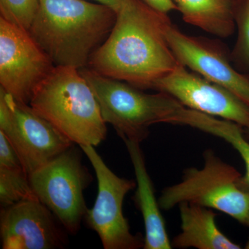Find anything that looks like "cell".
Instances as JSON below:
<instances>
[{
    "mask_svg": "<svg viewBox=\"0 0 249 249\" xmlns=\"http://www.w3.org/2000/svg\"><path fill=\"white\" fill-rule=\"evenodd\" d=\"M171 24L168 14L143 0H124L107 40L93 52L88 67L139 89H152L180 63L166 37Z\"/></svg>",
    "mask_w": 249,
    "mask_h": 249,
    "instance_id": "cell-1",
    "label": "cell"
},
{
    "mask_svg": "<svg viewBox=\"0 0 249 249\" xmlns=\"http://www.w3.org/2000/svg\"><path fill=\"white\" fill-rule=\"evenodd\" d=\"M116 12L84 0H40L29 34L55 66L88 67L110 34Z\"/></svg>",
    "mask_w": 249,
    "mask_h": 249,
    "instance_id": "cell-2",
    "label": "cell"
},
{
    "mask_svg": "<svg viewBox=\"0 0 249 249\" xmlns=\"http://www.w3.org/2000/svg\"><path fill=\"white\" fill-rule=\"evenodd\" d=\"M29 105L78 146H97L107 137L97 100L76 68L55 66L37 87Z\"/></svg>",
    "mask_w": 249,
    "mask_h": 249,
    "instance_id": "cell-3",
    "label": "cell"
},
{
    "mask_svg": "<svg viewBox=\"0 0 249 249\" xmlns=\"http://www.w3.org/2000/svg\"><path fill=\"white\" fill-rule=\"evenodd\" d=\"M97 100L103 120L124 139L142 142L152 124H175L185 107L168 93H147L126 82L79 70Z\"/></svg>",
    "mask_w": 249,
    "mask_h": 249,
    "instance_id": "cell-4",
    "label": "cell"
},
{
    "mask_svg": "<svg viewBox=\"0 0 249 249\" xmlns=\"http://www.w3.org/2000/svg\"><path fill=\"white\" fill-rule=\"evenodd\" d=\"M202 168H186L179 183L165 188L158 199L160 209L170 211L183 202L199 204L228 214L249 227V189L242 175L213 150L203 154Z\"/></svg>",
    "mask_w": 249,
    "mask_h": 249,
    "instance_id": "cell-5",
    "label": "cell"
},
{
    "mask_svg": "<svg viewBox=\"0 0 249 249\" xmlns=\"http://www.w3.org/2000/svg\"><path fill=\"white\" fill-rule=\"evenodd\" d=\"M37 199L54 214L67 232L76 234L86 214L84 192L92 181L82 163L79 149L72 145L29 175Z\"/></svg>",
    "mask_w": 249,
    "mask_h": 249,
    "instance_id": "cell-6",
    "label": "cell"
},
{
    "mask_svg": "<svg viewBox=\"0 0 249 249\" xmlns=\"http://www.w3.org/2000/svg\"><path fill=\"white\" fill-rule=\"evenodd\" d=\"M0 131L9 139L28 175L73 145L30 105L19 102L0 88Z\"/></svg>",
    "mask_w": 249,
    "mask_h": 249,
    "instance_id": "cell-7",
    "label": "cell"
},
{
    "mask_svg": "<svg viewBox=\"0 0 249 249\" xmlns=\"http://www.w3.org/2000/svg\"><path fill=\"white\" fill-rule=\"evenodd\" d=\"M79 147L92 165L98 181L95 204L92 209H87L84 218L88 227L99 236L105 249H143L144 237L132 233L123 212L124 198L137 183L113 173L92 145Z\"/></svg>",
    "mask_w": 249,
    "mask_h": 249,
    "instance_id": "cell-8",
    "label": "cell"
},
{
    "mask_svg": "<svg viewBox=\"0 0 249 249\" xmlns=\"http://www.w3.org/2000/svg\"><path fill=\"white\" fill-rule=\"evenodd\" d=\"M55 66L29 31L0 17V88L29 104Z\"/></svg>",
    "mask_w": 249,
    "mask_h": 249,
    "instance_id": "cell-9",
    "label": "cell"
},
{
    "mask_svg": "<svg viewBox=\"0 0 249 249\" xmlns=\"http://www.w3.org/2000/svg\"><path fill=\"white\" fill-rule=\"evenodd\" d=\"M166 37L180 63L229 90L249 107V74L235 68L226 44L187 35L173 23L167 29Z\"/></svg>",
    "mask_w": 249,
    "mask_h": 249,
    "instance_id": "cell-10",
    "label": "cell"
},
{
    "mask_svg": "<svg viewBox=\"0 0 249 249\" xmlns=\"http://www.w3.org/2000/svg\"><path fill=\"white\" fill-rule=\"evenodd\" d=\"M152 89L168 93L185 107L249 127V107L233 93L179 63Z\"/></svg>",
    "mask_w": 249,
    "mask_h": 249,
    "instance_id": "cell-11",
    "label": "cell"
},
{
    "mask_svg": "<svg viewBox=\"0 0 249 249\" xmlns=\"http://www.w3.org/2000/svg\"><path fill=\"white\" fill-rule=\"evenodd\" d=\"M65 228L38 199L1 208L0 235L3 249H54L66 244Z\"/></svg>",
    "mask_w": 249,
    "mask_h": 249,
    "instance_id": "cell-12",
    "label": "cell"
},
{
    "mask_svg": "<svg viewBox=\"0 0 249 249\" xmlns=\"http://www.w3.org/2000/svg\"><path fill=\"white\" fill-rule=\"evenodd\" d=\"M135 173L137 191L134 201L142 214L145 225L144 249H171L164 219L160 213L155 188L147 172L140 142L124 139Z\"/></svg>",
    "mask_w": 249,
    "mask_h": 249,
    "instance_id": "cell-13",
    "label": "cell"
},
{
    "mask_svg": "<svg viewBox=\"0 0 249 249\" xmlns=\"http://www.w3.org/2000/svg\"><path fill=\"white\" fill-rule=\"evenodd\" d=\"M181 232L172 241L178 249H240L241 247L220 231L216 224L217 214L209 208L193 203L178 206Z\"/></svg>",
    "mask_w": 249,
    "mask_h": 249,
    "instance_id": "cell-14",
    "label": "cell"
},
{
    "mask_svg": "<svg viewBox=\"0 0 249 249\" xmlns=\"http://www.w3.org/2000/svg\"><path fill=\"white\" fill-rule=\"evenodd\" d=\"M173 1L185 22L221 38L235 33V0Z\"/></svg>",
    "mask_w": 249,
    "mask_h": 249,
    "instance_id": "cell-15",
    "label": "cell"
},
{
    "mask_svg": "<svg viewBox=\"0 0 249 249\" xmlns=\"http://www.w3.org/2000/svg\"><path fill=\"white\" fill-rule=\"evenodd\" d=\"M187 125L219 137L235 149L246 166V173L241 178V184L249 189V142L244 133V127L232 121L218 119L196 110L192 111Z\"/></svg>",
    "mask_w": 249,
    "mask_h": 249,
    "instance_id": "cell-16",
    "label": "cell"
},
{
    "mask_svg": "<svg viewBox=\"0 0 249 249\" xmlns=\"http://www.w3.org/2000/svg\"><path fill=\"white\" fill-rule=\"evenodd\" d=\"M37 199L24 168H0V205L7 207L21 201Z\"/></svg>",
    "mask_w": 249,
    "mask_h": 249,
    "instance_id": "cell-17",
    "label": "cell"
},
{
    "mask_svg": "<svg viewBox=\"0 0 249 249\" xmlns=\"http://www.w3.org/2000/svg\"><path fill=\"white\" fill-rule=\"evenodd\" d=\"M234 17L237 37L231 51L232 62L237 70L249 74V0H235Z\"/></svg>",
    "mask_w": 249,
    "mask_h": 249,
    "instance_id": "cell-18",
    "label": "cell"
},
{
    "mask_svg": "<svg viewBox=\"0 0 249 249\" xmlns=\"http://www.w3.org/2000/svg\"><path fill=\"white\" fill-rule=\"evenodd\" d=\"M40 6V0H0V14L9 22L29 31Z\"/></svg>",
    "mask_w": 249,
    "mask_h": 249,
    "instance_id": "cell-19",
    "label": "cell"
},
{
    "mask_svg": "<svg viewBox=\"0 0 249 249\" xmlns=\"http://www.w3.org/2000/svg\"><path fill=\"white\" fill-rule=\"evenodd\" d=\"M0 168H24L19 155L9 139L0 131Z\"/></svg>",
    "mask_w": 249,
    "mask_h": 249,
    "instance_id": "cell-20",
    "label": "cell"
},
{
    "mask_svg": "<svg viewBox=\"0 0 249 249\" xmlns=\"http://www.w3.org/2000/svg\"><path fill=\"white\" fill-rule=\"evenodd\" d=\"M147 4L152 8L168 14L173 11H178V7L173 0H143Z\"/></svg>",
    "mask_w": 249,
    "mask_h": 249,
    "instance_id": "cell-21",
    "label": "cell"
},
{
    "mask_svg": "<svg viewBox=\"0 0 249 249\" xmlns=\"http://www.w3.org/2000/svg\"><path fill=\"white\" fill-rule=\"evenodd\" d=\"M95 1H97L99 4L107 6L117 12L120 9L121 5L124 2V0H95Z\"/></svg>",
    "mask_w": 249,
    "mask_h": 249,
    "instance_id": "cell-22",
    "label": "cell"
},
{
    "mask_svg": "<svg viewBox=\"0 0 249 249\" xmlns=\"http://www.w3.org/2000/svg\"><path fill=\"white\" fill-rule=\"evenodd\" d=\"M244 133H245L246 138L249 140V127H244Z\"/></svg>",
    "mask_w": 249,
    "mask_h": 249,
    "instance_id": "cell-23",
    "label": "cell"
},
{
    "mask_svg": "<svg viewBox=\"0 0 249 249\" xmlns=\"http://www.w3.org/2000/svg\"><path fill=\"white\" fill-rule=\"evenodd\" d=\"M246 248L249 249V240L248 242H247V245H246Z\"/></svg>",
    "mask_w": 249,
    "mask_h": 249,
    "instance_id": "cell-24",
    "label": "cell"
}]
</instances>
